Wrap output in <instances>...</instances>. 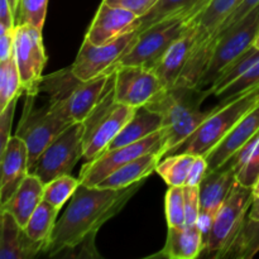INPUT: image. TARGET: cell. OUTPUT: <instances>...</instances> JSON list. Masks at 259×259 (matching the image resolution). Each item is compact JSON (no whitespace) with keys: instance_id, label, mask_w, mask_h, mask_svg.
<instances>
[{"instance_id":"obj_7","label":"cell","mask_w":259,"mask_h":259,"mask_svg":"<svg viewBox=\"0 0 259 259\" xmlns=\"http://www.w3.org/2000/svg\"><path fill=\"white\" fill-rule=\"evenodd\" d=\"M239 2L240 0H211L200 13L195 24L194 43L189 62L177 83L197 88L211 58L220 28Z\"/></svg>"},{"instance_id":"obj_44","label":"cell","mask_w":259,"mask_h":259,"mask_svg":"<svg viewBox=\"0 0 259 259\" xmlns=\"http://www.w3.org/2000/svg\"><path fill=\"white\" fill-rule=\"evenodd\" d=\"M10 4V8L13 10V14H14L15 20L18 19V13H19V5H20V0H8Z\"/></svg>"},{"instance_id":"obj_45","label":"cell","mask_w":259,"mask_h":259,"mask_svg":"<svg viewBox=\"0 0 259 259\" xmlns=\"http://www.w3.org/2000/svg\"><path fill=\"white\" fill-rule=\"evenodd\" d=\"M253 192H254V196H259V179L258 181L255 182L254 186H253Z\"/></svg>"},{"instance_id":"obj_29","label":"cell","mask_w":259,"mask_h":259,"mask_svg":"<svg viewBox=\"0 0 259 259\" xmlns=\"http://www.w3.org/2000/svg\"><path fill=\"white\" fill-rule=\"evenodd\" d=\"M259 61V48L255 46H252L249 50L245 51L243 55H240L239 57H237L235 60H233L224 70L220 72V75L218 76V78L215 80V82L212 83L211 88L209 89L210 95L214 94L215 96L219 93H222L224 89H227L228 86L232 85L234 81H237L238 78L242 75H244L248 70H249L252 66H254Z\"/></svg>"},{"instance_id":"obj_30","label":"cell","mask_w":259,"mask_h":259,"mask_svg":"<svg viewBox=\"0 0 259 259\" xmlns=\"http://www.w3.org/2000/svg\"><path fill=\"white\" fill-rule=\"evenodd\" d=\"M204 2H209V0H158V3L146 15L139 17L134 22L133 29L141 33L142 30L161 22L164 18L171 17V15L177 14L182 10L189 9V8H192Z\"/></svg>"},{"instance_id":"obj_40","label":"cell","mask_w":259,"mask_h":259,"mask_svg":"<svg viewBox=\"0 0 259 259\" xmlns=\"http://www.w3.org/2000/svg\"><path fill=\"white\" fill-rule=\"evenodd\" d=\"M207 172H209V164H207L206 157L196 156L189 172L185 186H199L204 177L207 175Z\"/></svg>"},{"instance_id":"obj_11","label":"cell","mask_w":259,"mask_h":259,"mask_svg":"<svg viewBox=\"0 0 259 259\" xmlns=\"http://www.w3.org/2000/svg\"><path fill=\"white\" fill-rule=\"evenodd\" d=\"M166 129H161L157 133L136 142V143L126 144L119 148L106 149L105 152L91 161H86L81 168L78 179L82 185L86 186H98L104 179L123 167L124 164L134 161L138 157L144 156L149 152L161 151L163 158V146L166 142Z\"/></svg>"},{"instance_id":"obj_37","label":"cell","mask_w":259,"mask_h":259,"mask_svg":"<svg viewBox=\"0 0 259 259\" xmlns=\"http://www.w3.org/2000/svg\"><path fill=\"white\" fill-rule=\"evenodd\" d=\"M20 98L17 96V98L13 99L7 106H5L3 110H0V152H3L7 147L8 142L10 141V132H12V123L13 118H14L15 113V106H17L18 99Z\"/></svg>"},{"instance_id":"obj_18","label":"cell","mask_w":259,"mask_h":259,"mask_svg":"<svg viewBox=\"0 0 259 259\" xmlns=\"http://www.w3.org/2000/svg\"><path fill=\"white\" fill-rule=\"evenodd\" d=\"M259 132V104L248 114H245L239 123L207 153L206 161L209 171L218 169L227 163L250 138Z\"/></svg>"},{"instance_id":"obj_42","label":"cell","mask_w":259,"mask_h":259,"mask_svg":"<svg viewBox=\"0 0 259 259\" xmlns=\"http://www.w3.org/2000/svg\"><path fill=\"white\" fill-rule=\"evenodd\" d=\"M0 25L8 29H14L17 27V20L8 0H0Z\"/></svg>"},{"instance_id":"obj_41","label":"cell","mask_w":259,"mask_h":259,"mask_svg":"<svg viewBox=\"0 0 259 259\" xmlns=\"http://www.w3.org/2000/svg\"><path fill=\"white\" fill-rule=\"evenodd\" d=\"M14 29L0 25V61H5L14 55Z\"/></svg>"},{"instance_id":"obj_35","label":"cell","mask_w":259,"mask_h":259,"mask_svg":"<svg viewBox=\"0 0 259 259\" xmlns=\"http://www.w3.org/2000/svg\"><path fill=\"white\" fill-rule=\"evenodd\" d=\"M48 0H20L18 24H30L42 30L47 14Z\"/></svg>"},{"instance_id":"obj_25","label":"cell","mask_w":259,"mask_h":259,"mask_svg":"<svg viewBox=\"0 0 259 259\" xmlns=\"http://www.w3.org/2000/svg\"><path fill=\"white\" fill-rule=\"evenodd\" d=\"M163 129V119L157 111L143 105L136 109L133 116L123 126L118 136L109 144L108 149L119 148L136 143Z\"/></svg>"},{"instance_id":"obj_12","label":"cell","mask_w":259,"mask_h":259,"mask_svg":"<svg viewBox=\"0 0 259 259\" xmlns=\"http://www.w3.org/2000/svg\"><path fill=\"white\" fill-rule=\"evenodd\" d=\"M14 57L19 70L23 93L37 96L47 63L42 30L30 24H18L14 30Z\"/></svg>"},{"instance_id":"obj_3","label":"cell","mask_w":259,"mask_h":259,"mask_svg":"<svg viewBox=\"0 0 259 259\" xmlns=\"http://www.w3.org/2000/svg\"><path fill=\"white\" fill-rule=\"evenodd\" d=\"M210 2L211 0L200 3L142 30L137 35L131 50L111 66L110 72L124 66H139L154 70L171 46L187 32L197 15Z\"/></svg>"},{"instance_id":"obj_20","label":"cell","mask_w":259,"mask_h":259,"mask_svg":"<svg viewBox=\"0 0 259 259\" xmlns=\"http://www.w3.org/2000/svg\"><path fill=\"white\" fill-rule=\"evenodd\" d=\"M109 75L99 76L89 81H81L77 77L68 89L63 98V103L68 109V113L75 121H83L93 111L104 93Z\"/></svg>"},{"instance_id":"obj_39","label":"cell","mask_w":259,"mask_h":259,"mask_svg":"<svg viewBox=\"0 0 259 259\" xmlns=\"http://www.w3.org/2000/svg\"><path fill=\"white\" fill-rule=\"evenodd\" d=\"M103 2L113 7L123 8L129 12H133L139 18L146 15L158 3V0H103Z\"/></svg>"},{"instance_id":"obj_43","label":"cell","mask_w":259,"mask_h":259,"mask_svg":"<svg viewBox=\"0 0 259 259\" xmlns=\"http://www.w3.org/2000/svg\"><path fill=\"white\" fill-rule=\"evenodd\" d=\"M248 218L259 220V196H254V199H253L252 206H250L249 209V215H248Z\"/></svg>"},{"instance_id":"obj_6","label":"cell","mask_w":259,"mask_h":259,"mask_svg":"<svg viewBox=\"0 0 259 259\" xmlns=\"http://www.w3.org/2000/svg\"><path fill=\"white\" fill-rule=\"evenodd\" d=\"M34 98L27 95L23 116L15 133L27 144L29 169L42 152L66 128L75 123L63 101L47 100L43 106L35 108Z\"/></svg>"},{"instance_id":"obj_8","label":"cell","mask_w":259,"mask_h":259,"mask_svg":"<svg viewBox=\"0 0 259 259\" xmlns=\"http://www.w3.org/2000/svg\"><path fill=\"white\" fill-rule=\"evenodd\" d=\"M254 192L237 182L212 220L205 250L207 257L224 258L237 239L252 206Z\"/></svg>"},{"instance_id":"obj_9","label":"cell","mask_w":259,"mask_h":259,"mask_svg":"<svg viewBox=\"0 0 259 259\" xmlns=\"http://www.w3.org/2000/svg\"><path fill=\"white\" fill-rule=\"evenodd\" d=\"M259 32V7L242 22L223 30L215 42L211 58L197 88L209 90L223 70L240 55L254 46Z\"/></svg>"},{"instance_id":"obj_5","label":"cell","mask_w":259,"mask_h":259,"mask_svg":"<svg viewBox=\"0 0 259 259\" xmlns=\"http://www.w3.org/2000/svg\"><path fill=\"white\" fill-rule=\"evenodd\" d=\"M114 86L115 71H111L100 100L82 121L85 128L83 147L86 161L96 158L108 149L109 144L128 123L137 109L125 104L116 103Z\"/></svg>"},{"instance_id":"obj_38","label":"cell","mask_w":259,"mask_h":259,"mask_svg":"<svg viewBox=\"0 0 259 259\" xmlns=\"http://www.w3.org/2000/svg\"><path fill=\"white\" fill-rule=\"evenodd\" d=\"M186 224H197L200 217V190L199 186H184Z\"/></svg>"},{"instance_id":"obj_46","label":"cell","mask_w":259,"mask_h":259,"mask_svg":"<svg viewBox=\"0 0 259 259\" xmlns=\"http://www.w3.org/2000/svg\"><path fill=\"white\" fill-rule=\"evenodd\" d=\"M254 46H255V47H257V48H259V32H258V35H257V38H255Z\"/></svg>"},{"instance_id":"obj_36","label":"cell","mask_w":259,"mask_h":259,"mask_svg":"<svg viewBox=\"0 0 259 259\" xmlns=\"http://www.w3.org/2000/svg\"><path fill=\"white\" fill-rule=\"evenodd\" d=\"M258 83H259V61L254 66H252V67L244 73V75L240 76L237 81H234L232 85H229L227 89H224V90H223L222 93L218 94L217 96L220 99V101L229 100V99L244 93L245 90L258 85Z\"/></svg>"},{"instance_id":"obj_22","label":"cell","mask_w":259,"mask_h":259,"mask_svg":"<svg viewBox=\"0 0 259 259\" xmlns=\"http://www.w3.org/2000/svg\"><path fill=\"white\" fill-rule=\"evenodd\" d=\"M205 249V240L197 224L168 227L164 248L158 255L171 259H195Z\"/></svg>"},{"instance_id":"obj_23","label":"cell","mask_w":259,"mask_h":259,"mask_svg":"<svg viewBox=\"0 0 259 259\" xmlns=\"http://www.w3.org/2000/svg\"><path fill=\"white\" fill-rule=\"evenodd\" d=\"M43 192L45 184L29 172L14 195L2 205V210L9 211L20 227L25 228L34 210L43 201Z\"/></svg>"},{"instance_id":"obj_17","label":"cell","mask_w":259,"mask_h":259,"mask_svg":"<svg viewBox=\"0 0 259 259\" xmlns=\"http://www.w3.org/2000/svg\"><path fill=\"white\" fill-rule=\"evenodd\" d=\"M2 177H0V202L5 204L29 174V157L25 142L14 136L0 152Z\"/></svg>"},{"instance_id":"obj_21","label":"cell","mask_w":259,"mask_h":259,"mask_svg":"<svg viewBox=\"0 0 259 259\" xmlns=\"http://www.w3.org/2000/svg\"><path fill=\"white\" fill-rule=\"evenodd\" d=\"M195 24H196V19L187 29V32L171 46V48L162 57L158 65L154 67L153 71L162 81L164 89H169L176 85L189 62L192 43H194Z\"/></svg>"},{"instance_id":"obj_10","label":"cell","mask_w":259,"mask_h":259,"mask_svg":"<svg viewBox=\"0 0 259 259\" xmlns=\"http://www.w3.org/2000/svg\"><path fill=\"white\" fill-rule=\"evenodd\" d=\"M83 134L82 121L71 124L42 152L29 169L30 174L45 185L63 175H71L77 162L85 158Z\"/></svg>"},{"instance_id":"obj_31","label":"cell","mask_w":259,"mask_h":259,"mask_svg":"<svg viewBox=\"0 0 259 259\" xmlns=\"http://www.w3.org/2000/svg\"><path fill=\"white\" fill-rule=\"evenodd\" d=\"M259 252V220L247 217L242 230L224 258L249 259Z\"/></svg>"},{"instance_id":"obj_1","label":"cell","mask_w":259,"mask_h":259,"mask_svg":"<svg viewBox=\"0 0 259 259\" xmlns=\"http://www.w3.org/2000/svg\"><path fill=\"white\" fill-rule=\"evenodd\" d=\"M142 184L143 181L119 190L80 184L67 209L53 228L50 243L45 249L46 254L60 255L88 238H95L98 230L121 211Z\"/></svg>"},{"instance_id":"obj_33","label":"cell","mask_w":259,"mask_h":259,"mask_svg":"<svg viewBox=\"0 0 259 259\" xmlns=\"http://www.w3.org/2000/svg\"><path fill=\"white\" fill-rule=\"evenodd\" d=\"M80 184V179H75L71 175L57 177L45 185L43 200L57 209H61L66 204V201L72 197Z\"/></svg>"},{"instance_id":"obj_14","label":"cell","mask_w":259,"mask_h":259,"mask_svg":"<svg viewBox=\"0 0 259 259\" xmlns=\"http://www.w3.org/2000/svg\"><path fill=\"white\" fill-rule=\"evenodd\" d=\"M115 71V101L139 108L147 105L164 89L157 73L139 66H124Z\"/></svg>"},{"instance_id":"obj_24","label":"cell","mask_w":259,"mask_h":259,"mask_svg":"<svg viewBox=\"0 0 259 259\" xmlns=\"http://www.w3.org/2000/svg\"><path fill=\"white\" fill-rule=\"evenodd\" d=\"M162 159V152L154 151L138 157L134 161L124 164L123 167L114 171L104 179L98 187L101 189H124V187L132 186L138 182L144 181L149 175L156 172L157 164Z\"/></svg>"},{"instance_id":"obj_32","label":"cell","mask_w":259,"mask_h":259,"mask_svg":"<svg viewBox=\"0 0 259 259\" xmlns=\"http://www.w3.org/2000/svg\"><path fill=\"white\" fill-rule=\"evenodd\" d=\"M22 81L14 55L5 61H0V110L17 96L22 95Z\"/></svg>"},{"instance_id":"obj_19","label":"cell","mask_w":259,"mask_h":259,"mask_svg":"<svg viewBox=\"0 0 259 259\" xmlns=\"http://www.w3.org/2000/svg\"><path fill=\"white\" fill-rule=\"evenodd\" d=\"M45 252L43 243L33 242L19 225L14 217L7 210H2V238L0 258L28 259Z\"/></svg>"},{"instance_id":"obj_16","label":"cell","mask_w":259,"mask_h":259,"mask_svg":"<svg viewBox=\"0 0 259 259\" xmlns=\"http://www.w3.org/2000/svg\"><path fill=\"white\" fill-rule=\"evenodd\" d=\"M137 19L138 17L133 12L101 2L85 39L96 46L110 43L134 30L133 24Z\"/></svg>"},{"instance_id":"obj_13","label":"cell","mask_w":259,"mask_h":259,"mask_svg":"<svg viewBox=\"0 0 259 259\" xmlns=\"http://www.w3.org/2000/svg\"><path fill=\"white\" fill-rule=\"evenodd\" d=\"M138 32L132 30L118 39L106 45L96 46L83 40L77 57L71 65L73 75L81 81H89L103 75H109L110 68L121 56L125 55L136 40Z\"/></svg>"},{"instance_id":"obj_26","label":"cell","mask_w":259,"mask_h":259,"mask_svg":"<svg viewBox=\"0 0 259 259\" xmlns=\"http://www.w3.org/2000/svg\"><path fill=\"white\" fill-rule=\"evenodd\" d=\"M234 168L237 181L247 187H253L259 179V132L250 138L229 161Z\"/></svg>"},{"instance_id":"obj_15","label":"cell","mask_w":259,"mask_h":259,"mask_svg":"<svg viewBox=\"0 0 259 259\" xmlns=\"http://www.w3.org/2000/svg\"><path fill=\"white\" fill-rule=\"evenodd\" d=\"M237 182L234 168L230 164L225 163L220 168L207 172L201 184L199 185L200 217L197 225L204 235L205 244L215 215L228 199Z\"/></svg>"},{"instance_id":"obj_2","label":"cell","mask_w":259,"mask_h":259,"mask_svg":"<svg viewBox=\"0 0 259 259\" xmlns=\"http://www.w3.org/2000/svg\"><path fill=\"white\" fill-rule=\"evenodd\" d=\"M210 93L196 86L176 83L163 89L146 106L157 111L163 119L166 129V142L163 157L168 156L176 147L184 143L202 123L209 111L201 110V104Z\"/></svg>"},{"instance_id":"obj_4","label":"cell","mask_w":259,"mask_h":259,"mask_svg":"<svg viewBox=\"0 0 259 259\" xmlns=\"http://www.w3.org/2000/svg\"><path fill=\"white\" fill-rule=\"evenodd\" d=\"M258 104L259 83L229 100L220 101L217 108L210 110L204 123L169 154L191 153L195 156H206L239 123L240 119Z\"/></svg>"},{"instance_id":"obj_27","label":"cell","mask_w":259,"mask_h":259,"mask_svg":"<svg viewBox=\"0 0 259 259\" xmlns=\"http://www.w3.org/2000/svg\"><path fill=\"white\" fill-rule=\"evenodd\" d=\"M60 209L55 207L53 205L48 204L47 201L43 200L34 212L30 217L29 222L25 225L24 230L33 242L43 243L45 249L47 248L50 243L51 235H52L53 228L57 223V215ZM45 253V252H43Z\"/></svg>"},{"instance_id":"obj_28","label":"cell","mask_w":259,"mask_h":259,"mask_svg":"<svg viewBox=\"0 0 259 259\" xmlns=\"http://www.w3.org/2000/svg\"><path fill=\"white\" fill-rule=\"evenodd\" d=\"M195 158L191 153L169 154L158 162L156 172L168 186H185Z\"/></svg>"},{"instance_id":"obj_34","label":"cell","mask_w":259,"mask_h":259,"mask_svg":"<svg viewBox=\"0 0 259 259\" xmlns=\"http://www.w3.org/2000/svg\"><path fill=\"white\" fill-rule=\"evenodd\" d=\"M166 218L168 227H184L186 224L184 186H169L166 194Z\"/></svg>"}]
</instances>
